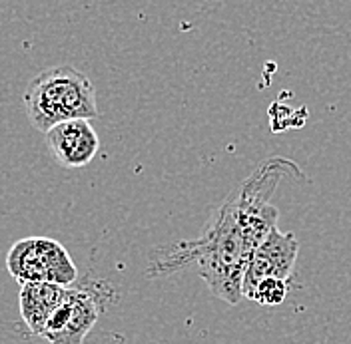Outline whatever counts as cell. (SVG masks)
<instances>
[{"mask_svg": "<svg viewBox=\"0 0 351 344\" xmlns=\"http://www.w3.org/2000/svg\"><path fill=\"white\" fill-rule=\"evenodd\" d=\"M298 259V239L293 233H284L278 227L263 239L247 259L241 297L250 299L258 282L265 279L289 280Z\"/></svg>", "mask_w": 351, "mask_h": 344, "instance_id": "cell-5", "label": "cell"}, {"mask_svg": "<svg viewBox=\"0 0 351 344\" xmlns=\"http://www.w3.org/2000/svg\"><path fill=\"white\" fill-rule=\"evenodd\" d=\"M46 146L56 163L76 170L88 166L100 150V137L88 120H72L46 131Z\"/></svg>", "mask_w": 351, "mask_h": 344, "instance_id": "cell-6", "label": "cell"}, {"mask_svg": "<svg viewBox=\"0 0 351 344\" xmlns=\"http://www.w3.org/2000/svg\"><path fill=\"white\" fill-rule=\"evenodd\" d=\"M66 289L68 287L48 285V282L21 285V295H19L21 317L32 334L36 336L43 334L46 321L52 317L58 304L64 301Z\"/></svg>", "mask_w": 351, "mask_h": 344, "instance_id": "cell-7", "label": "cell"}, {"mask_svg": "<svg viewBox=\"0 0 351 344\" xmlns=\"http://www.w3.org/2000/svg\"><path fill=\"white\" fill-rule=\"evenodd\" d=\"M6 269L21 285L48 282L72 287L78 280V269L64 245L48 237H26L14 243L6 255Z\"/></svg>", "mask_w": 351, "mask_h": 344, "instance_id": "cell-3", "label": "cell"}, {"mask_svg": "<svg viewBox=\"0 0 351 344\" xmlns=\"http://www.w3.org/2000/svg\"><path fill=\"white\" fill-rule=\"evenodd\" d=\"M287 280L280 279H265L262 282H258V287L252 291L250 301H256L263 304V306H278L285 301L287 297Z\"/></svg>", "mask_w": 351, "mask_h": 344, "instance_id": "cell-8", "label": "cell"}, {"mask_svg": "<svg viewBox=\"0 0 351 344\" xmlns=\"http://www.w3.org/2000/svg\"><path fill=\"white\" fill-rule=\"evenodd\" d=\"M108 285H72L66 289L64 301L44 324L40 339L50 344H82L98 323L102 306L110 301Z\"/></svg>", "mask_w": 351, "mask_h": 344, "instance_id": "cell-4", "label": "cell"}, {"mask_svg": "<svg viewBox=\"0 0 351 344\" xmlns=\"http://www.w3.org/2000/svg\"><path fill=\"white\" fill-rule=\"evenodd\" d=\"M24 106L30 124L44 133L64 122L98 118L94 86L72 66L48 68L34 76L24 90Z\"/></svg>", "mask_w": 351, "mask_h": 344, "instance_id": "cell-2", "label": "cell"}, {"mask_svg": "<svg viewBox=\"0 0 351 344\" xmlns=\"http://www.w3.org/2000/svg\"><path fill=\"white\" fill-rule=\"evenodd\" d=\"M252 255L241 229L234 197L212 215L204 233L194 241H184L158 259L152 271L174 273L186 265H196L212 295L228 304L241 301V282L247 259Z\"/></svg>", "mask_w": 351, "mask_h": 344, "instance_id": "cell-1", "label": "cell"}]
</instances>
